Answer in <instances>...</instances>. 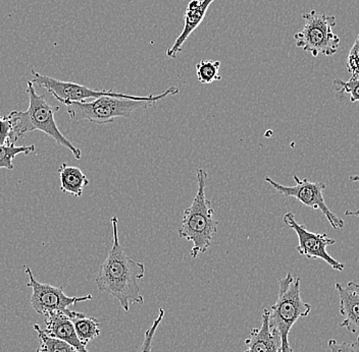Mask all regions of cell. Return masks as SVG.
Instances as JSON below:
<instances>
[{
    "mask_svg": "<svg viewBox=\"0 0 359 352\" xmlns=\"http://www.w3.org/2000/svg\"><path fill=\"white\" fill-rule=\"evenodd\" d=\"M112 246L107 259L101 265L95 284L101 293H109L118 300L123 311H129L131 304H144L139 281L144 277V264L135 261L125 253L118 239V219L111 218Z\"/></svg>",
    "mask_w": 359,
    "mask_h": 352,
    "instance_id": "cell-1",
    "label": "cell"
},
{
    "mask_svg": "<svg viewBox=\"0 0 359 352\" xmlns=\"http://www.w3.org/2000/svg\"><path fill=\"white\" fill-rule=\"evenodd\" d=\"M26 92L29 96V108L26 111H13L8 115L11 123V145H15L29 132L39 131L50 136L58 145L67 148L77 160H80L81 150L64 136L56 125L55 115L60 111V106L49 104L45 96L36 92L31 80L27 82Z\"/></svg>",
    "mask_w": 359,
    "mask_h": 352,
    "instance_id": "cell-2",
    "label": "cell"
},
{
    "mask_svg": "<svg viewBox=\"0 0 359 352\" xmlns=\"http://www.w3.org/2000/svg\"><path fill=\"white\" fill-rule=\"evenodd\" d=\"M197 192L189 208L184 211L179 237L193 244L191 257L198 258L212 246L217 234L219 221L215 218L212 202L206 198L208 172L199 168L196 170Z\"/></svg>",
    "mask_w": 359,
    "mask_h": 352,
    "instance_id": "cell-3",
    "label": "cell"
},
{
    "mask_svg": "<svg viewBox=\"0 0 359 352\" xmlns=\"http://www.w3.org/2000/svg\"><path fill=\"white\" fill-rule=\"evenodd\" d=\"M300 282L299 277L294 278L290 273L282 278L277 302L269 309V323L279 334L282 352H294L289 343L292 327L311 311V304L302 300Z\"/></svg>",
    "mask_w": 359,
    "mask_h": 352,
    "instance_id": "cell-4",
    "label": "cell"
},
{
    "mask_svg": "<svg viewBox=\"0 0 359 352\" xmlns=\"http://www.w3.org/2000/svg\"><path fill=\"white\" fill-rule=\"evenodd\" d=\"M156 104L151 101L126 99V98L102 96L92 101L74 102L67 105V111L72 120L90 121L104 125L114 122L116 118H130L140 108H147Z\"/></svg>",
    "mask_w": 359,
    "mask_h": 352,
    "instance_id": "cell-5",
    "label": "cell"
},
{
    "mask_svg": "<svg viewBox=\"0 0 359 352\" xmlns=\"http://www.w3.org/2000/svg\"><path fill=\"white\" fill-rule=\"evenodd\" d=\"M31 73H32L33 77L31 82L33 84L37 85L40 88L46 90L58 102L62 103L66 106L74 102L96 99V98L102 97V96H112V97L126 98V99L132 100L151 101V102L156 103L157 101L163 100V98L168 97V96L177 95L179 93V89L177 87H170L158 95H127V94L114 93L111 90H109V91H96V90L88 88V87L76 84V83L55 80V78L41 75L34 69H32Z\"/></svg>",
    "mask_w": 359,
    "mask_h": 352,
    "instance_id": "cell-6",
    "label": "cell"
},
{
    "mask_svg": "<svg viewBox=\"0 0 359 352\" xmlns=\"http://www.w3.org/2000/svg\"><path fill=\"white\" fill-rule=\"evenodd\" d=\"M302 17L304 24L294 35L296 46L311 53L313 57L336 55L341 42L340 38L333 32L336 17L313 10L304 13Z\"/></svg>",
    "mask_w": 359,
    "mask_h": 352,
    "instance_id": "cell-7",
    "label": "cell"
},
{
    "mask_svg": "<svg viewBox=\"0 0 359 352\" xmlns=\"http://www.w3.org/2000/svg\"><path fill=\"white\" fill-rule=\"evenodd\" d=\"M24 268L25 272L29 276L27 286L32 289L31 306L34 311L40 315H44L46 317L55 311H62L72 319L75 316L76 311H71L69 307L78 302H88L93 298L91 295H85V297H67L64 293V287L41 283L34 277L32 270L28 265H25Z\"/></svg>",
    "mask_w": 359,
    "mask_h": 352,
    "instance_id": "cell-8",
    "label": "cell"
},
{
    "mask_svg": "<svg viewBox=\"0 0 359 352\" xmlns=\"http://www.w3.org/2000/svg\"><path fill=\"white\" fill-rule=\"evenodd\" d=\"M264 179L269 185L286 198H295L306 207L320 210L334 230L344 227V220L334 214L325 203L324 190L327 185L324 183H311L309 179H302L297 176H294L293 179L296 185L294 187H285L276 183L269 176H266Z\"/></svg>",
    "mask_w": 359,
    "mask_h": 352,
    "instance_id": "cell-9",
    "label": "cell"
},
{
    "mask_svg": "<svg viewBox=\"0 0 359 352\" xmlns=\"http://www.w3.org/2000/svg\"><path fill=\"white\" fill-rule=\"evenodd\" d=\"M283 222L297 234L298 246L296 250L300 255H304L307 259L323 260L334 270L340 272L344 270L345 264L337 261L327 252V246L336 244L335 239L327 237L325 233L309 232L303 224L296 221L293 213H286L283 217Z\"/></svg>",
    "mask_w": 359,
    "mask_h": 352,
    "instance_id": "cell-10",
    "label": "cell"
},
{
    "mask_svg": "<svg viewBox=\"0 0 359 352\" xmlns=\"http://www.w3.org/2000/svg\"><path fill=\"white\" fill-rule=\"evenodd\" d=\"M335 287L340 298L339 311L344 317L340 327L350 333L359 334V283L350 281L345 286L336 283Z\"/></svg>",
    "mask_w": 359,
    "mask_h": 352,
    "instance_id": "cell-11",
    "label": "cell"
},
{
    "mask_svg": "<svg viewBox=\"0 0 359 352\" xmlns=\"http://www.w3.org/2000/svg\"><path fill=\"white\" fill-rule=\"evenodd\" d=\"M212 2H215V0H191L186 8L185 19H184L185 24H184L183 30L172 46L168 49V57L176 58L178 56L181 52L182 47L187 41L188 38L203 22Z\"/></svg>",
    "mask_w": 359,
    "mask_h": 352,
    "instance_id": "cell-12",
    "label": "cell"
},
{
    "mask_svg": "<svg viewBox=\"0 0 359 352\" xmlns=\"http://www.w3.org/2000/svg\"><path fill=\"white\" fill-rule=\"evenodd\" d=\"M244 352H282L279 334L269 323V309L264 308L262 315V326L250 330L246 339Z\"/></svg>",
    "mask_w": 359,
    "mask_h": 352,
    "instance_id": "cell-13",
    "label": "cell"
},
{
    "mask_svg": "<svg viewBox=\"0 0 359 352\" xmlns=\"http://www.w3.org/2000/svg\"><path fill=\"white\" fill-rule=\"evenodd\" d=\"M45 333L71 345L78 352H89L86 345L79 339L73 322L66 314L55 311L45 317Z\"/></svg>",
    "mask_w": 359,
    "mask_h": 352,
    "instance_id": "cell-14",
    "label": "cell"
},
{
    "mask_svg": "<svg viewBox=\"0 0 359 352\" xmlns=\"http://www.w3.org/2000/svg\"><path fill=\"white\" fill-rule=\"evenodd\" d=\"M60 179V190L66 194L80 198L84 188L89 185V179L80 168L62 163L58 168Z\"/></svg>",
    "mask_w": 359,
    "mask_h": 352,
    "instance_id": "cell-15",
    "label": "cell"
},
{
    "mask_svg": "<svg viewBox=\"0 0 359 352\" xmlns=\"http://www.w3.org/2000/svg\"><path fill=\"white\" fill-rule=\"evenodd\" d=\"M71 321L75 327L79 339L86 346L89 342H93L100 335V322L95 318L87 317L84 314L76 311Z\"/></svg>",
    "mask_w": 359,
    "mask_h": 352,
    "instance_id": "cell-16",
    "label": "cell"
},
{
    "mask_svg": "<svg viewBox=\"0 0 359 352\" xmlns=\"http://www.w3.org/2000/svg\"><path fill=\"white\" fill-rule=\"evenodd\" d=\"M34 329L37 332L40 343L36 352H78L67 342L45 333V331L40 328L39 325L34 324Z\"/></svg>",
    "mask_w": 359,
    "mask_h": 352,
    "instance_id": "cell-17",
    "label": "cell"
},
{
    "mask_svg": "<svg viewBox=\"0 0 359 352\" xmlns=\"http://www.w3.org/2000/svg\"><path fill=\"white\" fill-rule=\"evenodd\" d=\"M333 87L339 100H349L350 103L359 102V78H350L347 82L336 78L333 80Z\"/></svg>",
    "mask_w": 359,
    "mask_h": 352,
    "instance_id": "cell-18",
    "label": "cell"
},
{
    "mask_svg": "<svg viewBox=\"0 0 359 352\" xmlns=\"http://www.w3.org/2000/svg\"><path fill=\"white\" fill-rule=\"evenodd\" d=\"M219 69H221V62L219 60H201L196 64L197 78L203 85H210L217 80H221Z\"/></svg>",
    "mask_w": 359,
    "mask_h": 352,
    "instance_id": "cell-19",
    "label": "cell"
},
{
    "mask_svg": "<svg viewBox=\"0 0 359 352\" xmlns=\"http://www.w3.org/2000/svg\"><path fill=\"white\" fill-rule=\"evenodd\" d=\"M35 151V146H20L15 145L0 146V169L13 170V159L20 154L29 155Z\"/></svg>",
    "mask_w": 359,
    "mask_h": 352,
    "instance_id": "cell-20",
    "label": "cell"
},
{
    "mask_svg": "<svg viewBox=\"0 0 359 352\" xmlns=\"http://www.w3.org/2000/svg\"><path fill=\"white\" fill-rule=\"evenodd\" d=\"M165 316V309L161 308L159 309V314L158 316H157L156 319L154 321L151 326H150L149 328L147 329V331L145 332L142 344H141L138 352H152V342H154V335H156L157 329H158L159 325L163 322Z\"/></svg>",
    "mask_w": 359,
    "mask_h": 352,
    "instance_id": "cell-21",
    "label": "cell"
},
{
    "mask_svg": "<svg viewBox=\"0 0 359 352\" xmlns=\"http://www.w3.org/2000/svg\"><path fill=\"white\" fill-rule=\"evenodd\" d=\"M346 67L351 78H359V35L348 53Z\"/></svg>",
    "mask_w": 359,
    "mask_h": 352,
    "instance_id": "cell-22",
    "label": "cell"
},
{
    "mask_svg": "<svg viewBox=\"0 0 359 352\" xmlns=\"http://www.w3.org/2000/svg\"><path fill=\"white\" fill-rule=\"evenodd\" d=\"M331 352H359V335L358 339L352 343L338 342L336 339H331L327 342Z\"/></svg>",
    "mask_w": 359,
    "mask_h": 352,
    "instance_id": "cell-23",
    "label": "cell"
},
{
    "mask_svg": "<svg viewBox=\"0 0 359 352\" xmlns=\"http://www.w3.org/2000/svg\"><path fill=\"white\" fill-rule=\"evenodd\" d=\"M345 216L358 217V218H359V210H358V211H346V212H345Z\"/></svg>",
    "mask_w": 359,
    "mask_h": 352,
    "instance_id": "cell-24",
    "label": "cell"
},
{
    "mask_svg": "<svg viewBox=\"0 0 359 352\" xmlns=\"http://www.w3.org/2000/svg\"><path fill=\"white\" fill-rule=\"evenodd\" d=\"M350 181H354V183H359V176H350Z\"/></svg>",
    "mask_w": 359,
    "mask_h": 352,
    "instance_id": "cell-25",
    "label": "cell"
}]
</instances>
